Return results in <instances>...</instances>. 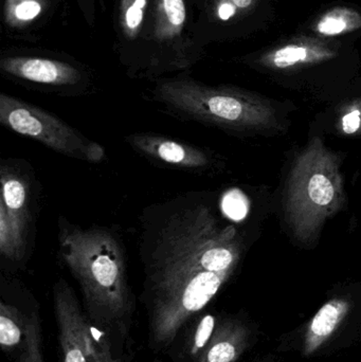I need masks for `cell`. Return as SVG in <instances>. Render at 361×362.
I'll list each match as a JSON object with an SVG mask.
<instances>
[{"label": "cell", "instance_id": "4fadbf2b", "mask_svg": "<svg viewBox=\"0 0 361 362\" xmlns=\"http://www.w3.org/2000/svg\"><path fill=\"white\" fill-rule=\"evenodd\" d=\"M52 291L61 362H95L91 344L93 325L73 289L59 279Z\"/></svg>", "mask_w": 361, "mask_h": 362}, {"label": "cell", "instance_id": "3957f363", "mask_svg": "<svg viewBox=\"0 0 361 362\" xmlns=\"http://www.w3.org/2000/svg\"><path fill=\"white\" fill-rule=\"evenodd\" d=\"M146 99L176 118L215 127L235 136H275L290 125L283 105L231 85H208L189 74L153 82Z\"/></svg>", "mask_w": 361, "mask_h": 362}, {"label": "cell", "instance_id": "e0dca14e", "mask_svg": "<svg viewBox=\"0 0 361 362\" xmlns=\"http://www.w3.org/2000/svg\"><path fill=\"white\" fill-rule=\"evenodd\" d=\"M256 334L245 319L224 316L215 333L194 362H237L251 348Z\"/></svg>", "mask_w": 361, "mask_h": 362}, {"label": "cell", "instance_id": "277c9868", "mask_svg": "<svg viewBox=\"0 0 361 362\" xmlns=\"http://www.w3.org/2000/svg\"><path fill=\"white\" fill-rule=\"evenodd\" d=\"M341 158L319 137L307 142L295 158L284 195V217L295 240L317 242L324 223L347 200Z\"/></svg>", "mask_w": 361, "mask_h": 362}, {"label": "cell", "instance_id": "7a4b0ae2", "mask_svg": "<svg viewBox=\"0 0 361 362\" xmlns=\"http://www.w3.org/2000/svg\"><path fill=\"white\" fill-rule=\"evenodd\" d=\"M57 257L80 287L83 308L95 329L117 341L129 338L133 293L124 243L110 227L57 221Z\"/></svg>", "mask_w": 361, "mask_h": 362}, {"label": "cell", "instance_id": "8fae6325", "mask_svg": "<svg viewBox=\"0 0 361 362\" xmlns=\"http://www.w3.org/2000/svg\"><path fill=\"white\" fill-rule=\"evenodd\" d=\"M195 35L207 48L247 37L267 25L271 0H194Z\"/></svg>", "mask_w": 361, "mask_h": 362}, {"label": "cell", "instance_id": "d6986e66", "mask_svg": "<svg viewBox=\"0 0 361 362\" xmlns=\"http://www.w3.org/2000/svg\"><path fill=\"white\" fill-rule=\"evenodd\" d=\"M360 11L349 6L329 8L316 17L309 25V36L324 40H333V38L360 33Z\"/></svg>", "mask_w": 361, "mask_h": 362}, {"label": "cell", "instance_id": "8992f818", "mask_svg": "<svg viewBox=\"0 0 361 362\" xmlns=\"http://www.w3.org/2000/svg\"><path fill=\"white\" fill-rule=\"evenodd\" d=\"M0 74L19 86L59 97H85L97 88L90 66L68 53L37 47L4 49Z\"/></svg>", "mask_w": 361, "mask_h": 362}, {"label": "cell", "instance_id": "9c48e42d", "mask_svg": "<svg viewBox=\"0 0 361 362\" xmlns=\"http://www.w3.org/2000/svg\"><path fill=\"white\" fill-rule=\"evenodd\" d=\"M0 124L69 158L89 163H100L106 158L104 146L63 119L4 93H0Z\"/></svg>", "mask_w": 361, "mask_h": 362}, {"label": "cell", "instance_id": "ffe728a7", "mask_svg": "<svg viewBox=\"0 0 361 362\" xmlns=\"http://www.w3.org/2000/svg\"><path fill=\"white\" fill-rule=\"evenodd\" d=\"M91 344H93L95 362H121L112 352V341L110 338L95 327H93Z\"/></svg>", "mask_w": 361, "mask_h": 362}, {"label": "cell", "instance_id": "52a82bcc", "mask_svg": "<svg viewBox=\"0 0 361 362\" xmlns=\"http://www.w3.org/2000/svg\"><path fill=\"white\" fill-rule=\"evenodd\" d=\"M0 257L6 270L18 269L33 251L40 187L32 168L20 159L0 163Z\"/></svg>", "mask_w": 361, "mask_h": 362}, {"label": "cell", "instance_id": "2e32d148", "mask_svg": "<svg viewBox=\"0 0 361 362\" xmlns=\"http://www.w3.org/2000/svg\"><path fill=\"white\" fill-rule=\"evenodd\" d=\"M355 302L349 296H337L324 303L305 325L301 352L311 357L324 348L347 322Z\"/></svg>", "mask_w": 361, "mask_h": 362}, {"label": "cell", "instance_id": "ac0fdd59", "mask_svg": "<svg viewBox=\"0 0 361 362\" xmlns=\"http://www.w3.org/2000/svg\"><path fill=\"white\" fill-rule=\"evenodd\" d=\"M224 315L201 314L195 317L178 336L174 346H178L175 359L178 362H194L215 333ZM171 348V349H172ZM170 349V350H171ZM169 350V351H170Z\"/></svg>", "mask_w": 361, "mask_h": 362}, {"label": "cell", "instance_id": "44dd1931", "mask_svg": "<svg viewBox=\"0 0 361 362\" xmlns=\"http://www.w3.org/2000/svg\"><path fill=\"white\" fill-rule=\"evenodd\" d=\"M76 4L89 27H95L97 21V6H99L103 12L106 11L105 0H76Z\"/></svg>", "mask_w": 361, "mask_h": 362}, {"label": "cell", "instance_id": "30bf717a", "mask_svg": "<svg viewBox=\"0 0 361 362\" xmlns=\"http://www.w3.org/2000/svg\"><path fill=\"white\" fill-rule=\"evenodd\" d=\"M0 346L12 362H46L40 303L15 279L0 285Z\"/></svg>", "mask_w": 361, "mask_h": 362}, {"label": "cell", "instance_id": "5bb4252c", "mask_svg": "<svg viewBox=\"0 0 361 362\" xmlns=\"http://www.w3.org/2000/svg\"><path fill=\"white\" fill-rule=\"evenodd\" d=\"M152 0H114V51L125 74L141 80Z\"/></svg>", "mask_w": 361, "mask_h": 362}, {"label": "cell", "instance_id": "6da1fadb", "mask_svg": "<svg viewBox=\"0 0 361 362\" xmlns=\"http://www.w3.org/2000/svg\"><path fill=\"white\" fill-rule=\"evenodd\" d=\"M211 191H188L146 206L139 216L142 304L148 346L169 351L229 282L245 251L237 226Z\"/></svg>", "mask_w": 361, "mask_h": 362}, {"label": "cell", "instance_id": "5b68a950", "mask_svg": "<svg viewBox=\"0 0 361 362\" xmlns=\"http://www.w3.org/2000/svg\"><path fill=\"white\" fill-rule=\"evenodd\" d=\"M205 57L195 35L194 0H152L141 80L188 74Z\"/></svg>", "mask_w": 361, "mask_h": 362}, {"label": "cell", "instance_id": "7c38bea8", "mask_svg": "<svg viewBox=\"0 0 361 362\" xmlns=\"http://www.w3.org/2000/svg\"><path fill=\"white\" fill-rule=\"evenodd\" d=\"M124 141L140 156L159 168L206 175L222 169L223 163L212 151L175 138L155 133H135Z\"/></svg>", "mask_w": 361, "mask_h": 362}, {"label": "cell", "instance_id": "9a60e30c", "mask_svg": "<svg viewBox=\"0 0 361 362\" xmlns=\"http://www.w3.org/2000/svg\"><path fill=\"white\" fill-rule=\"evenodd\" d=\"M65 8V0H2V32L16 42H38Z\"/></svg>", "mask_w": 361, "mask_h": 362}, {"label": "cell", "instance_id": "ba28073f", "mask_svg": "<svg viewBox=\"0 0 361 362\" xmlns=\"http://www.w3.org/2000/svg\"><path fill=\"white\" fill-rule=\"evenodd\" d=\"M353 61L352 48L305 34L239 59L244 65L267 74L276 82L292 87L317 85V80L343 71L345 66L352 67Z\"/></svg>", "mask_w": 361, "mask_h": 362}]
</instances>
